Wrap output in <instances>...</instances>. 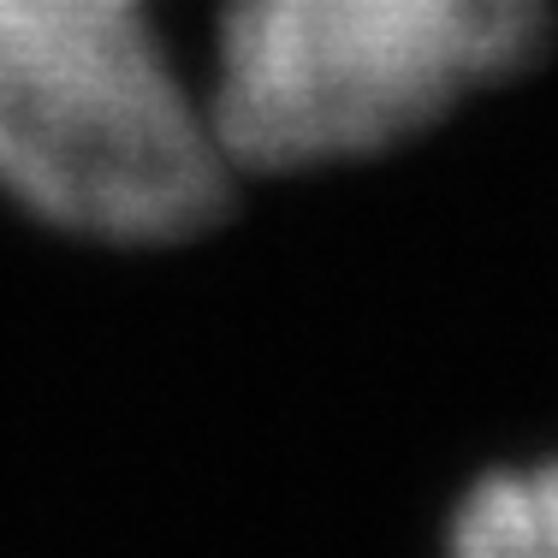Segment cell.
<instances>
[{"label":"cell","mask_w":558,"mask_h":558,"mask_svg":"<svg viewBox=\"0 0 558 558\" xmlns=\"http://www.w3.org/2000/svg\"><path fill=\"white\" fill-rule=\"evenodd\" d=\"M226 149L149 0H0V184L43 220L155 244L226 203Z\"/></svg>","instance_id":"1"},{"label":"cell","mask_w":558,"mask_h":558,"mask_svg":"<svg viewBox=\"0 0 558 558\" xmlns=\"http://www.w3.org/2000/svg\"><path fill=\"white\" fill-rule=\"evenodd\" d=\"M541 43V0H226L208 119L232 167L291 172L416 137Z\"/></svg>","instance_id":"2"},{"label":"cell","mask_w":558,"mask_h":558,"mask_svg":"<svg viewBox=\"0 0 558 558\" xmlns=\"http://www.w3.org/2000/svg\"><path fill=\"white\" fill-rule=\"evenodd\" d=\"M451 558H558V463L487 475L458 511Z\"/></svg>","instance_id":"3"}]
</instances>
